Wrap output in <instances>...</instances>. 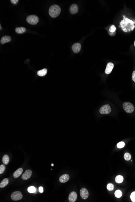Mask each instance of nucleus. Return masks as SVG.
<instances>
[{"mask_svg": "<svg viewBox=\"0 0 135 202\" xmlns=\"http://www.w3.org/2000/svg\"><path fill=\"white\" fill-rule=\"evenodd\" d=\"M116 30V27L115 25H112L109 29V31L112 33L115 32Z\"/></svg>", "mask_w": 135, "mask_h": 202, "instance_id": "27", "label": "nucleus"}, {"mask_svg": "<svg viewBox=\"0 0 135 202\" xmlns=\"http://www.w3.org/2000/svg\"><path fill=\"white\" fill-rule=\"evenodd\" d=\"M123 108L124 110L129 114L133 113L134 111V106L133 104L129 102H125L123 104Z\"/></svg>", "mask_w": 135, "mask_h": 202, "instance_id": "3", "label": "nucleus"}, {"mask_svg": "<svg viewBox=\"0 0 135 202\" xmlns=\"http://www.w3.org/2000/svg\"><path fill=\"white\" fill-rule=\"evenodd\" d=\"M134 24L132 21L125 18L120 22L121 27L125 32H128L134 30L135 27Z\"/></svg>", "mask_w": 135, "mask_h": 202, "instance_id": "1", "label": "nucleus"}, {"mask_svg": "<svg viewBox=\"0 0 135 202\" xmlns=\"http://www.w3.org/2000/svg\"><path fill=\"white\" fill-rule=\"evenodd\" d=\"M125 145V143L123 142H118L117 144V147L119 149H121L123 148Z\"/></svg>", "mask_w": 135, "mask_h": 202, "instance_id": "25", "label": "nucleus"}, {"mask_svg": "<svg viewBox=\"0 0 135 202\" xmlns=\"http://www.w3.org/2000/svg\"><path fill=\"white\" fill-rule=\"evenodd\" d=\"M51 166H54V165H53V164H51Z\"/></svg>", "mask_w": 135, "mask_h": 202, "instance_id": "33", "label": "nucleus"}, {"mask_svg": "<svg viewBox=\"0 0 135 202\" xmlns=\"http://www.w3.org/2000/svg\"><path fill=\"white\" fill-rule=\"evenodd\" d=\"M60 12V7L57 5H53L49 9V14L51 18H56L59 15Z\"/></svg>", "mask_w": 135, "mask_h": 202, "instance_id": "2", "label": "nucleus"}, {"mask_svg": "<svg viewBox=\"0 0 135 202\" xmlns=\"http://www.w3.org/2000/svg\"><path fill=\"white\" fill-rule=\"evenodd\" d=\"M2 163L5 165L8 164L10 161V158L8 155H4L2 158Z\"/></svg>", "mask_w": 135, "mask_h": 202, "instance_id": "18", "label": "nucleus"}, {"mask_svg": "<svg viewBox=\"0 0 135 202\" xmlns=\"http://www.w3.org/2000/svg\"><path fill=\"white\" fill-rule=\"evenodd\" d=\"M23 171V170L22 168H19L18 169L13 173V177L15 178H17L18 177H19V176H21V175Z\"/></svg>", "mask_w": 135, "mask_h": 202, "instance_id": "15", "label": "nucleus"}, {"mask_svg": "<svg viewBox=\"0 0 135 202\" xmlns=\"http://www.w3.org/2000/svg\"><path fill=\"white\" fill-rule=\"evenodd\" d=\"M81 197L83 199H87L89 197V192L85 188H83L80 191Z\"/></svg>", "mask_w": 135, "mask_h": 202, "instance_id": "7", "label": "nucleus"}, {"mask_svg": "<svg viewBox=\"0 0 135 202\" xmlns=\"http://www.w3.org/2000/svg\"><path fill=\"white\" fill-rule=\"evenodd\" d=\"M11 199L14 201L21 200L23 197V195L20 192L16 191L12 193L11 194Z\"/></svg>", "mask_w": 135, "mask_h": 202, "instance_id": "5", "label": "nucleus"}, {"mask_svg": "<svg viewBox=\"0 0 135 202\" xmlns=\"http://www.w3.org/2000/svg\"><path fill=\"white\" fill-rule=\"evenodd\" d=\"M11 38L9 36H7V35H5L4 36L2 37L0 40V43L1 44H4L6 43H8L11 41Z\"/></svg>", "mask_w": 135, "mask_h": 202, "instance_id": "14", "label": "nucleus"}, {"mask_svg": "<svg viewBox=\"0 0 135 202\" xmlns=\"http://www.w3.org/2000/svg\"><path fill=\"white\" fill-rule=\"evenodd\" d=\"M124 157L125 159V160H126V161H129V160L131 159V155L130 154L127 152V153H125V154Z\"/></svg>", "mask_w": 135, "mask_h": 202, "instance_id": "23", "label": "nucleus"}, {"mask_svg": "<svg viewBox=\"0 0 135 202\" xmlns=\"http://www.w3.org/2000/svg\"><path fill=\"white\" fill-rule=\"evenodd\" d=\"M2 29V27H1V25H0V30H1Z\"/></svg>", "mask_w": 135, "mask_h": 202, "instance_id": "32", "label": "nucleus"}, {"mask_svg": "<svg viewBox=\"0 0 135 202\" xmlns=\"http://www.w3.org/2000/svg\"><path fill=\"white\" fill-rule=\"evenodd\" d=\"M69 178H70V177H69V175H68L67 174H65L62 175V176L60 177L59 178V181L61 183H66L67 181H68Z\"/></svg>", "mask_w": 135, "mask_h": 202, "instance_id": "13", "label": "nucleus"}, {"mask_svg": "<svg viewBox=\"0 0 135 202\" xmlns=\"http://www.w3.org/2000/svg\"><path fill=\"white\" fill-rule=\"evenodd\" d=\"M111 111V108L109 105H106L101 107L100 109V112L102 114H108Z\"/></svg>", "mask_w": 135, "mask_h": 202, "instance_id": "6", "label": "nucleus"}, {"mask_svg": "<svg viewBox=\"0 0 135 202\" xmlns=\"http://www.w3.org/2000/svg\"><path fill=\"white\" fill-rule=\"evenodd\" d=\"M18 0H11V2L12 4L14 5H16L18 2Z\"/></svg>", "mask_w": 135, "mask_h": 202, "instance_id": "29", "label": "nucleus"}, {"mask_svg": "<svg viewBox=\"0 0 135 202\" xmlns=\"http://www.w3.org/2000/svg\"><path fill=\"white\" fill-rule=\"evenodd\" d=\"M39 191L40 193H43V187H39Z\"/></svg>", "mask_w": 135, "mask_h": 202, "instance_id": "31", "label": "nucleus"}, {"mask_svg": "<svg viewBox=\"0 0 135 202\" xmlns=\"http://www.w3.org/2000/svg\"><path fill=\"white\" fill-rule=\"evenodd\" d=\"M107 188L109 191H112L114 189V185L112 184H108L107 185Z\"/></svg>", "mask_w": 135, "mask_h": 202, "instance_id": "24", "label": "nucleus"}, {"mask_svg": "<svg viewBox=\"0 0 135 202\" xmlns=\"http://www.w3.org/2000/svg\"><path fill=\"white\" fill-rule=\"evenodd\" d=\"M115 196L116 198H119L121 197V196H122V192L121 191V190H117L116 191L115 193Z\"/></svg>", "mask_w": 135, "mask_h": 202, "instance_id": "22", "label": "nucleus"}, {"mask_svg": "<svg viewBox=\"0 0 135 202\" xmlns=\"http://www.w3.org/2000/svg\"><path fill=\"white\" fill-rule=\"evenodd\" d=\"M130 198L132 202H135V192L132 193L130 196Z\"/></svg>", "mask_w": 135, "mask_h": 202, "instance_id": "28", "label": "nucleus"}, {"mask_svg": "<svg viewBox=\"0 0 135 202\" xmlns=\"http://www.w3.org/2000/svg\"><path fill=\"white\" fill-rule=\"evenodd\" d=\"M114 64L112 63H108L107 65L105 72L107 74H109L111 72L114 67Z\"/></svg>", "mask_w": 135, "mask_h": 202, "instance_id": "12", "label": "nucleus"}, {"mask_svg": "<svg viewBox=\"0 0 135 202\" xmlns=\"http://www.w3.org/2000/svg\"><path fill=\"white\" fill-rule=\"evenodd\" d=\"M26 31V29L25 27H17L16 29V32H17V33L19 34H21L24 33V32H25Z\"/></svg>", "mask_w": 135, "mask_h": 202, "instance_id": "19", "label": "nucleus"}, {"mask_svg": "<svg viewBox=\"0 0 135 202\" xmlns=\"http://www.w3.org/2000/svg\"><path fill=\"white\" fill-rule=\"evenodd\" d=\"M5 170V166L4 165H1L0 166V174H3Z\"/></svg>", "mask_w": 135, "mask_h": 202, "instance_id": "26", "label": "nucleus"}, {"mask_svg": "<svg viewBox=\"0 0 135 202\" xmlns=\"http://www.w3.org/2000/svg\"><path fill=\"white\" fill-rule=\"evenodd\" d=\"M9 182V181L8 179H4L0 183V188H4L8 184Z\"/></svg>", "mask_w": 135, "mask_h": 202, "instance_id": "16", "label": "nucleus"}, {"mask_svg": "<svg viewBox=\"0 0 135 202\" xmlns=\"http://www.w3.org/2000/svg\"><path fill=\"white\" fill-rule=\"evenodd\" d=\"M72 49L74 53H78L79 52L81 49V44L80 43H77L74 44L72 47Z\"/></svg>", "mask_w": 135, "mask_h": 202, "instance_id": "11", "label": "nucleus"}, {"mask_svg": "<svg viewBox=\"0 0 135 202\" xmlns=\"http://www.w3.org/2000/svg\"><path fill=\"white\" fill-rule=\"evenodd\" d=\"M134 46H135V42H134Z\"/></svg>", "mask_w": 135, "mask_h": 202, "instance_id": "34", "label": "nucleus"}, {"mask_svg": "<svg viewBox=\"0 0 135 202\" xmlns=\"http://www.w3.org/2000/svg\"><path fill=\"white\" fill-rule=\"evenodd\" d=\"M47 72L48 70L46 69H43V70L38 71L37 75L39 76H44L47 74Z\"/></svg>", "mask_w": 135, "mask_h": 202, "instance_id": "17", "label": "nucleus"}, {"mask_svg": "<svg viewBox=\"0 0 135 202\" xmlns=\"http://www.w3.org/2000/svg\"><path fill=\"white\" fill-rule=\"evenodd\" d=\"M123 181V177L121 175H118L115 178V181L117 183H121Z\"/></svg>", "mask_w": 135, "mask_h": 202, "instance_id": "20", "label": "nucleus"}, {"mask_svg": "<svg viewBox=\"0 0 135 202\" xmlns=\"http://www.w3.org/2000/svg\"><path fill=\"white\" fill-rule=\"evenodd\" d=\"M78 10V6L75 4L72 5L70 7V13L72 14H75L77 13Z\"/></svg>", "mask_w": 135, "mask_h": 202, "instance_id": "10", "label": "nucleus"}, {"mask_svg": "<svg viewBox=\"0 0 135 202\" xmlns=\"http://www.w3.org/2000/svg\"><path fill=\"white\" fill-rule=\"evenodd\" d=\"M77 195L75 192H72L69 195L68 200L70 202H75L77 199Z\"/></svg>", "mask_w": 135, "mask_h": 202, "instance_id": "9", "label": "nucleus"}, {"mask_svg": "<svg viewBox=\"0 0 135 202\" xmlns=\"http://www.w3.org/2000/svg\"><path fill=\"white\" fill-rule=\"evenodd\" d=\"M39 18L37 16L35 15H30L27 17L26 21L28 23L31 25H36L39 22Z\"/></svg>", "mask_w": 135, "mask_h": 202, "instance_id": "4", "label": "nucleus"}, {"mask_svg": "<svg viewBox=\"0 0 135 202\" xmlns=\"http://www.w3.org/2000/svg\"><path fill=\"white\" fill-rule=\"evenodd\" d=\"M32 174V171L30 169H28L25 171L23 174L22 175L21 178L24 180H29L30 177H31Z\"/></svg>", "mask_w": 135, "mask_h": 202, "instance_id": "8", "label": "nucleus"}, {"mask_svg": "<svg viewBox=\"0 0 135 202\" xmlns=\"http://www.w3.org/2000/svg\"><path fill=\"white\" fill-rule=\"evenodd\" d=\"M132 78V80L135 82V71H133Z\"/></svg>", "mask_w": 135, "mask_h": 202, "instance_id": "30", "label": "nucleus"}, {"mask_svg": "<svg viewBox=\"0 0 135 202\" xmlns=\"http://www.w3.org/2000/svg\"><path fill=\"white\" fill-rule=\"evenodd\" d=\"M36 191V188L34 186H31L28 188V191L30 193H33Z\"/></svg>", "mask_w": 135, "mask_h": 202, "instance_id": "21", "label": "nucleus"}]
</instances>
